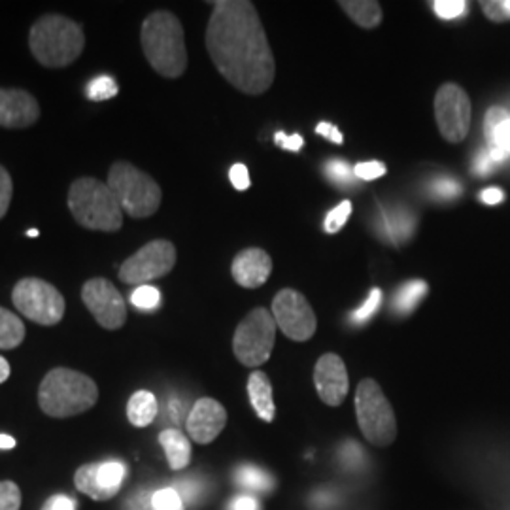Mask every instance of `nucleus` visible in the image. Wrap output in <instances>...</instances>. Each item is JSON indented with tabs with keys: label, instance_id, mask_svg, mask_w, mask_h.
Masks as SVG:
<instances>
[{
	"label": "nucleus",
	"instance_id": "nucleus-16",
	"mask_svg": "<svg viewBox=\"0 0 510 510\" xmlns=\"http://www.w3.org/2000/svg\"><path fill=\"white\" fill-rule=\"evenodd\" d=\"M314 386L326 405H342L350 388V379H348V370L340 356L326 354L317 359L314 367Z\"/></svg>",
	"mask_w": 510,
	"mask_h": 510
},
{
	"label": "nucleus",
	"instance_id": "nucleus-29",
	"mask_svg": "<svg viewBox=\"0 0 510 510\" xmlns=\"http://www.w3.org/2000/svg\"><path fill=\"white\" fill-rule=\"evenodd\" d=\"M326 174L329 176V180L340 187H348L352 185L354 182V169L350 167V163H346L342 159H331L326 163Z\"/></svg>",
	"mask_w": 510,
	"mask_h": 510
},
{
	"label": "nucleus",
	"instance_id": "nucleus-45",
	"mask_svg": "<svg viewBox=\"0 0 510 510\" xmlns=\"http://www.w3.org/2000/svg\"><path fill=\"white\" fill-rule=\"evenodd\" d=\"M275 141L280 148L289 150V151H299L305 146V141H303L301 134H291V137H287V134L282 132V130L275 134Z\"/></svg>",
	"mask_w": 510,
	"mask_h": 510
},
{
	"label": "nucleus",
	"instance_id": "nucleus-14",
	"mask_svg": "<svg viewBox=\"0 0 510 510\" xmlns=\"http://www.w3.org/2000/svg\"><path fill=\"white\" fill-rule=\"evenodd\" d=\"M127 467L123 462L109 460L79 467L74 474V484L79 494L93 501H109L116 497L123 486Z\"/></svg>",
	"mask_w": 510,
	"mask_h": 510
},
{
	"label": "nucleus",
	"instance_id": "nucleus-6",
	"mask_svg": "<svg viewBox=\"0 0 510 510\" xmlns=\"http://www.w3.org/2000/svg\"><path fill=\"white\" fill-rule=\"evenodd\" d=\"M121 210L132 220H146L159 210L163 192L159 183L129 161H116L106 180Z\"/></svg>",
	"mask_w": 510,
	"mask_h": 510
},
{
	"label": "nucleus",
	"instance_id": "nucleus-32",
	"mask_svg": "<svg viewBox=\"0 0 510 510\" xmlns=\"http://www.w3.org/2000/svg\"><path fill=\"white\" fill-rule=\"evenodd\" d=\"M21 508V490L12 480L0 482V510H19Z\"/></svg>",
	"mask_w": 510,
	"mask_h": 510
},
{
	"label": "nucleus",
	"instance_id": "nucleus-38",
	"mask_svg": "<svg viewBox=\"0 0 510 510\" xmlns=\"http://www.w3.org/2000/svg\"><path fill=\"white\" fill-rule=\"evenodd\" d=\"M340 460L342 463H346L348 467H363L365 463V453L359 448V444L356 442H346L340 450Z\"/></svg>",
	"mask_w": 510,
	"mask_h": 510
},
{
	"label": "nucleus",
	"instance_id": "nucleus-25",
	"mask_svg": "<svg viewBox=\"0 0 510 510\" xmlns=\"http://www.w3.org/2000/svg\"><path fill=\"white\" fill-rule=\"evenodd\" d=\"M427 284L423 280H411L402 284L395 297H393V310L401 316L414 312V308L420 305V301L427 295Z\"/></svg>",
	"mask_w": 510,
	"mask_h": 510
},
{
	"label": "nucleus",
	"instance_id": "nucleus-24",
	"mask_svg": "<svg viewBox=\"0 0 510 510\" xmlns=\"http://www.w3.org/2000/svg\"><path fill=\"white\" fill-rule=\"evenodd\" d=\"M384 220H386V236H390L393 245L405 243V240H409L412 236L416 220L407 210L393 208V210L386 212Z\"/></svg>",
	"mask_w": 510,
	"mask_h": 510
},
{
	"label": "nucleus",
	"instance_id": "nucleus-51",
	"mask_svg": "<svg viewBox=\"0 0 510 510\" xmlns=\"http://www.w3.org/2000/svg\"><path fill=\"white\" fill-rule=\"evenodd\" d=\"M16 448V439L10 435H0V450H12Z\"/></svg>",
	"mask_w": 510,
	"mask_h": 510
},
{
	"label": "nucleus",
	"instance_id": "nucleus-42",
	"mask_svg": "<svg viewBox=\"0 0 510 510\" xmlns=\"http://www.w3.org/2000/svg\"><path fill=\"white\" fill-rule=\"evenodd\" d=\"M183 503H195L199 494H203V486L199 480H183L174 488Z\"/></svg>",
	"mask_w": 510,
	"mask_h": 510
},
{
	"label": "nucleus",
	"instance_id": "nucleus-21",
	"mask_svg": "<svg viewBox=\"0 0 510 510\" xmlns=\"http://www.w3.org/2000/svg\"><path fill=\"white\" fill-rule=\"evenodd\" d=\"M338 6L361 29H377L382 23V6L377 0H340Z\"/></svg>",
	"mask_w": 510,
	"mask_h": 510
},
{
	"label": "nucleus",
	"instance_id": "nucleus-34",
	"mask_svg": "<svg viewBox=\"0 0 510 510\" xmlns=\"http://www.w3.org/2000/svg\"><path fill=\"white\" fill-rule=\"evenodd\" d=\"M480 8L494 23H505L510 19V0H484L480 3Z\"/></svg>",
	"mask_w": 510,
	"mask_h": 510
},
{
	"label": "nucleus",
	"instance_id": "nucleus-19",
	"mask_svg": "<svg viewBox=\"0 0 510 510\" xmlns=\"http://www.w3.org/2000/svg\"><path fill=\"white\" fill-rule=\"evenodd\" d=\"M248 397H250V402H252L255 414L263 422H268V423L275 422L276 407H275V399H273V384L263 370H255L250 374Z\"/></svg>",
	"mask_w": 510,
	"mask_h": 510
},
{
	"label": "nucleus",
	"instance_id": "nucleus-28",
	"mask_svg": "<svg viewBox=\"0 0 510 510\" xmlns=\"http://www.w3.org/2000/svg\"><path fill=\"white\" fill-rule=\"evenodd\" d=\"M130 303H132V307L141 308L142 312L155 310L161 305V291L151 284L139 286L130 293Z\"/></svg>",
	"mask_w": 510,
	"mask_h": 510
},
{
	"label": "nucleus",
	"instance_id": "nucleus-1",
	"mask_svg": "<svg viewBox=\"0 0 510 510\" xmlns=\"http://www.w3.org/2000/svg\"><path fill=\"white\" fill-rule=\"evenodd\" d=\"M206 26L208 56L227 82L245 95H263L276 76L275 53L250 0H218Z\"/></svg>",
	"mask_w": 510,
	"mask_h": 510
},
{
	"label": "nucleus",
	"instance_id": "nucleus-43",
	"mask_svg": "<svg viewBox=\"0 0 510 510\" xmlns=\"http://www.w3.org/2000/svg\"><path fill=\"white\" fill-rule=\"evenodd\" d=\"M40 510H78V503H76V499H72L68 495L56 494L42 505Z\"/></svg>",
	"mask_w": 510,
	"mask_h": 510
},
{
	"label": "nucleus",
	"instance_id": "nucleus-44",
	"mask_svg": "<svg viewBox=\"0 0 510 510\" xmlns=\"http://www.w3.org/2000/svg\"><path fill=\"white\" fill-rule=\"evenodd\" d=\"M510 116H508V112L505 110V109H499V106H494V109H490L488 110V114H486V139H490L492 137V132L503 123V121H506Z\"/></svg>",
	"mask_w": 510,
	"mask_h": 510
},
{
	"label": "nucleus",
	"instance_id": "nucleus-8",
	"mask_svg": "<svg viewBox=\"0 0 510 510\" xmlns=\"http://www.w3.org/2000/svg\"><path fill=\"white\" fill-rule=\"evenodd\" d=\"M276 321L271 310L263 307L254 308L233 335V352L246 367H261L268 361L276 342Z\"/></svg>",
	"mask_w": 510,
	"mask_h": 510
},
{
	"label": "nucleus",
	"instance_id": "nucleus-18",
	"mask_svg": "<svg viewBox=\"0 0 510 510\" xmlns=\"http://www.w3.org/2000/svg\"><path fill=\"white\" fill-rule=\"evenodd\" d=\"M273 273V259L261 248L238 252L231 263L233 280L246 289L261 287Z\"/></svg>",
	"mask_w": 510,
	"mask_h": 510
},
{
	"label": "nucleus",
	"instance_id": "nucleus-37",
	"mask_svg": "<svg viewBox=\"0 0 510 510\" xmlns=\"http://www.w3.org/2000/svg\"><path fill=\"white\" fill-rule=\"evenodd\" d=\"M384 174H386V165L379 163V161H369V163H358L354 167V176L359 178V180H365V182L382 178Z\"/></svg>",
	"mask_w": 510,
	"mask_h": 510
},
{
	"label": "nucleus",
	"instance_id": "nucleus-41",
	"mask_svg": "<svg viewBox=\"0 0 510 510\" xmlns=\"http://www.w3.org/2000/svg\"><path fill=\"white\" fill-rule=\"evenodd\" d=\"M229 180L236 192H246L250 187V174L248 167L245 163H236L229 171Z\"/></svg>",
	"mask_w": 510,
	"mask_h": 510
},
{
	"label": "nucleus",
	"instance_id": "nucleus-40",
	"mask_svg": "<svg viewBox=\"0 0 510 510\" xmlns=\"http://www.w3.org/2000/svg\"><path fill=\"white\" fill-rule=\"evenodd\" d=\"M488 141H490V146L499 148V150H503L505 153L510 155V118H508L506 121H503V123L492 132V137H490Z\"/></svg>",
	"mask_w": 510,
	"mask_h": 510
},
{
	"label": "nucleus",
	"instance_id": "nucleus-4",
	"mask_svg": "<svg viewBox=\"0 0 510 510\" xmlns=\"http://www.w3.org/2000/svg\"><path fill=\"white\" fill-rule=\"evenodd\" d=\"M99 401V386L88 374L56 367L38 388V407L49 418H72L91 411Z\"/></svg>",
	"mask_w": 510,
	"mask_h": 510
},
{
	"label": "nucleus",
	"instance_id": "nucleus-12",
	"mask_svg": "<svg viewBox=\"0 0 510 510\" xmlns=\"http://www.w3.org/2000/svg\"><path fill=\"white\" fill-rule=\"evenodd\" d=\"M273 316L282 333L295 340L305 342L314 337L317 319L303 293L295 289H282L273 301Z\"/></svg>",
	"mask_w": 510,
	"mask_h": 510
},
{
	"label": "nucleus",
	"instance_id": "nucleus-3",
	"mask_svg": "<svg viewBox=\"0 0 510 510\" xmlns=\"http://www.w3.org/2000/svg\"><path fill=\"white\" fill-rule=\"evenodd\" d=\"M86 47L84 26L61 14H44L29 31V49L46 68H67Z\"/></svg>",
	"mask_w": 510,
	"mask_h": 510
},
{
	"label": "nucleus",
	"instance_id": "nucleus-36",
	"mask_svg": "<svg viewBox=\"0 0 510 510\" xmlns=\"http://www.w3.org/2000/svg\"><path fill=\"white\" fill-rule=\"evenodd\" d=\"M432 6L442 19H458L467 12L465 0H435Z\"/></svg>",
	"mask_w": 510,
	"mask_h": 510
},
{
	"label": "nucleus",
	"instance_id": "nucleus-35",
	"mask_svg": "<svg viewBox=\"0 0 510 510\" xmlns=\"http://www.w3.org/2000/svg\"><path fill=\"white\" fill-rule=\"evenodd\" d=\"M14 197V182L5 165H0V220H3L12 204Z\"/></svg>",
	"mask_w": 510,
	"mask_h": 510
},
{
	"label": "nucleus",
	"instance_id": "nucleus-10",
	"mask_svg": "<svg viewBox=\"0 0 510 510\" xmlns=\"http://www.w3.org/2000/svg\"><path fill=\"white\" fill-rule=\"evenodd\" d=\"M176 246L171 240L155 238L134 252L118 266V276L129 286H146L167 276L176 265Z\"/></svg>",
	"mask_w": 510,
	"mask_h": 510
},
{
	"label": "nucleus",
	"instance_id": "nucleus-20",
	"mask_svg": "<svg viewBox=\"0 0 510 510\" xmlns=\"http://www.w3.org/2000/svg\"><path fill=\"white\" fill-rule=\"evenodd\" d=\"M159 444L163 446L172 471H182L192 462V442L180 429H165L159 433Z\"/></svg>",
	"mask_w": 510,
	"mask_h": 510
},
{
	"label": "nucleus",
	"instance_id": "nucleus-13",
	"mask_svg": "<svg viewBox=\"0 0 510 510\" xmlns=\"http://www.w3.org/2000/svg\"><path fill=\"white\" fill-rule=\"evenodd\" d=\"M82 301L97 324L106 331H118L127 321L123 295L109 278H91L82 287Z\"/></svg>",
	"mask_w": 510,
	"mask_h": 510
},
{
	"label": "nucleus",
	"instance_id": "nucleus-7",
	"mask_svg": "<svg viewBox=\"0 0 510 510\" xmlns=\"http://www.w3.org/2000/svg\"><path fill=\"white\" fill-rule=\"evenodd\" d=\"M356 414L361 433L370 444L384 448L397 439L395 412L377 380L365 379L359 382L356 391Z\"/></svg>",
	"mask_w": 510,
	"mask_h": 510
},
{
	"label": "nucleus",
	"instance_id": "nucleus-27",
	"mask_svg": "<svg viewBox=\"0 0 510 510\" xmlns=\"http://www.w3.org/2000/svg\"><path fill=\"white\" fill-rule=\"evenodd\" d=\"M88 99L93 102H104V100H110L120 93V86L116 79L109 74H102L93 78L91 82L88 84Z\"/></svg>",
	"mask_w": 510,
	"mask_h": 510
},
{
	"label": "nucleus",
	"instance_id": "nucleus-52",
	"mask_svg": "<svg viewBox=\"0 0 510 510\" xmlns=\"http://www.w3.org/2000/svg\"><path fill=\"white\" fill-rule=\"evenodd\" d=\"M26 236L36 238V236H38V229H31V231H26Z\"/></svg>",
	"mask_w": 510,
	"mask_h": 510
},
{
	"label": "nucleus",
	"instance_id": "nucleus-48",
	"mask_svg": "<svg viewBox=\"0 0 510 510\" xmlns=\"http://www.w3.org/2000/svg\"><path fill=\"white\" fill-rule=\"evenodd\" d=\"M494 161H492V157H490V153H488V150H484L482 153H478V157H476V163H474V172L478 174V176H486L492 169H494Z\"/></svg>",
	"mask_w": 510,
	"mask_h": 510
},
{
	"label": "nucleus",
	"instance_id": "nucleus-31",
	"mask_svg": "<svg viewBox=\"0 0 510 510\" xmlns=\"http://www.w3.org/2000/svg\"><path fill=\"white\" fill-rule=\"evenodd\" d=\"M380 303H382V291L379 287H374L369 293L367 301L352 314L354 324H365V321H369L374 314H377V310L380 308Z\"/></svg>",
	"mask_w": 510,
	"mask_h": 510
},
{
	"label": "nucleus",
	"instance_id": "nucleus-46",
	"mask_svg": "<svg viewBox=\"0 0 510 510\" xmlns=\"http://www.w3.org/2000/svg\"><path fill=\"white\" fill-rule=\"evenodd\" d=\"M229 510H259V503L255 497L252 495H236L231 505H229Z\"/></svg>",
	"mask_w": 510,
	"mask_h": 510
},
{
	"label": "nucleus",
	"instance_id": "nucleus-2",
	"mask_svg": "<svg viewBox=\"0 0 510 510\" xmlns=\"http://www.w3.org/2000/svg\"><path fill=\"white\" fill-rule=\"evenodd\" d=\"M141 44L146 61L159 76L174 79L187 70L183 26L172 12H151L142 23Z\"/></svg>",
	"mask_w": 510,
	"mask_h": 510
},
{
	"label": "nucleus",
	"instance_id": "nucleus-9",
	"mask_svg": "<svg viewBox=\"0 0 510 510\" xmlns=\"http://www.w3.org/2000/svg\"><path fill=\"white\" fill-rule=\"evenodd\" d=\"M12 303L25 317L44 328L57 326L65 317L63 293L42 278H21L12 289Z\"/></svg>",
	"mask_w": 510,
	"mask_h": 510
},
{
	"label": "nucleus",
	"instance_id": "nucleus-33",
	"mask_svg": "<svg viewBox=\"0 0 510 510\" xmlns=\"http://www.w3.org/2000/svg\"><path fill=\"white\" fill-rule=\"evenodd\" d=\"M350 213H352V203L350 201H344L340 203L337 208H333L329 213H328V218H326V231L335 234L338 233L344 224L348 222V218H350Z\"/></svg>",
	"mask_w": 510,
	"mask_h": 510
},
{
	"label": "nucleus",
	"instance_id": "nucleus-50",
	"mask_svg": "<svg viewBox=\"0 0 510 510\" xmlns=\"http://www.w3.org/2000/svg\"><path fill=\"white\" fill-rule=\"evenodd\" d=\"M10 372H12L10 363L3 356H0V384H5L10 379Z\"/></svg>",
	"mask_w": 510,
	"mask_h": 510
},
{
	"label": "nucleus",
	"instance_id": "nucleus-23",
	"mask_svg": "<svg viewBox=\"0 0 510 510\" xmlns=\"http://www.w3.org/2000/svg\"><path fill=\"white\" fill-rule=\"evenodd\" d=\"M25 324L17 314L0 307V350H14L25 340Z\"/></svg>",
	"mask_w": 510,
	"mask_h": 510
},
{
	"label": "nucleus",
	"instance_id": "nucleus-22",
	"mask_svg": "<svg viewBox=\"0 0 510 510\" xmlns=\"http://www.w3.org/2000/svg\"><path fill=\"white\" fill-rule=\"evenodd\" d=\"M159 412L157 399L151 391L141 390L132 393L127 402V418L134 427H148Z\"/></svg>",
	"mask_w": 510,
	"mask_h": 510
},
{
	"label": "nucleus",
	"instance_id": "nucleus-39",
	"mask_svg": "<svg viewBox=\"0 0 510 510\" xmlns=\"http://www.w3.org/2000/svg\"><path fill=\"white\" fill-rule=\"evenodd\" d=\"M432 192L441 199H453L460 195V183L452 178H439L433 182Z\"/></svg>",
	"mask_w": 510,
	"mask_h": 510
},
{
	"label": "nucleus",
	"instance_id": "nucleus-5",
	"mask_svg": "<svg viewBox=\"0 0 510 510\" xmlns=\"http://www.w3.org/2000/svg\"><path fill=\"white\" fill-rule=\"evenodd\" d=\"M68 210L78 225L89 231L116 233L123 227V210L109 187L93 176H82L70 183Z\"/></svg>",
	"mask_w": 510,
	"mask_h": 510
},
{
	"label": "nucleus",
	"instance_id": "nucleus-49",
	"mask_svg": "<svg viewBox=\"0 0 510 510\" xmlns=\"http://www.w3.org/2000/svg\"><path fill=\"white\" fill-rule=\"evenodd\" d=\"M480 199L484 201L486 204L494 206V204H499V203L505 199V193L499 190V187H488V190L482 192Z\"/></svg>",
	"mask_w": 510,
	"mask_h": 510
},
{
	"label": "nucleus",
	"instance_id": "nucleus-17",
	"mask_svg": "<svg viewBox=\"0 0 510 510\" xmlns=\"http://www.w3.org/2000/svg\"><path fill=\"white\" fill-rule=\"evenodd\" d=\"M40 120V104L26 89L0 88V127L29 129Z\"/></svg>",
	"mask_w": 510,
	"mask_h": 510
},
{
	"label": "nucleus",
	"instance_id": "nucleus-30",
	"mask_svg": "<svg viewBox=\"0 0 510 510\" xmlns=\"http://www.w3.org/2000/svg\"><path fill=\"white\" fill-rule=\"evenodd\" d=\"M151 510H183V501L174 488H165L151 495Z\"/></svg>",
	"mask_w": 510,
	"mask_h": 510
},
{
	"label": "nucleus",
	"instance_id": "nucleus-15",
	"mask_svg": "<svg viewBox=\"0 0 510 510\" xmlns=\"http://www.w3.org/2000/svg\"><path fill=\"white\" fill-rule=\"evenodd\" d=\"M227 425V411L220 401L212 397L199 399L187 414L185 427L197 444H210L220 437Z\"/></svg>",
	"mask_w": 510,
	"mask_h": 510
},
{
	"label": "nucleus",
	"instance_id": "nucleus-26",
	"mask_svg": "<svg viewBox=\"0 0 510 510\" xmlns=\"http://www.w3.org/2000/svg\"><path fill=\"white\" fill-rule=\"evenodd\" d=\"M236 482L254 492H271L275 488L273 476L255 465H243L236 469Z\"/></svg>",
	"mask_w": 510,
	"mask_h": 510
},
{
	"label": "nucleus",
	"instance_id": "nucleus-11",
	"mask_svg": "<svg viewBox=\"0 0 510 510\" xmlns=\"http://www.w3.org/2000/svg\"><path fill=\"white\" fill-rule=\"evenodd\" d=\"M471 99L458 84H444L435 95V120L442 139L460 144L471 129Z\"/></svg>",
	"mask_w": 510,
	"mask_h": 510
},
{
	"label": "nucleus",
	"instance_id": "nucleus-47",
	"mask_svg": "<svg viewBox=\"0 0 510 510\" xmlns=\"http://www.w3.org/2000/svg\"><path fill=\"white\" fill-rule=\"evenodd\" d=\"M316 132L321 134V137H326L328 141L338 144V146L344 142L340 130H338L335 125H331V123H326V121H324V123H319V125L316 127Z\"/></svg>",
	"mask_w": 510,
	"mask_h": 510
}]
</instances>
